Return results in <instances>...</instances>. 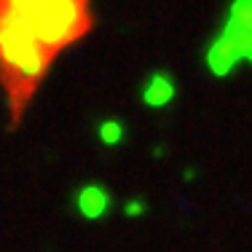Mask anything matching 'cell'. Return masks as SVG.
<instances>
[{"label": "cell", "instance_id": "3957f363", "mask_svg": "<svg viewBox=\"0 0 252 252\" xmlns=\"http://www.w3.org/2000/svg\"><path fill=\"white\" fill-rule=\"evenodd\" d=\"M223 25L236 27V30H242V32L252 35V0H231L228 16H225Z\"/></svg>", "mask_w": 252, "mask_h": 252}, {"label": "cell", "instance_id": "6da1fadb", "mask_svg": "<svg viewBox=\"0 0 252 252\" xmlns=\"http://www.w3.org/2000/svg\"><path fill=\"white\" fill-rule=\"evenodd\" d=\"M94 30V0H0V92L11 126L54 62Z\"/></svg>", "mask_w": 252, "mask_h": 252}, {"label": "cell", "instance_id": "7a4b0ae2", "mask_svg": "<svg viewBox=\"0 0 252 252\" xmlns=\"http://www.w3.org/2000/svg\"><path fill=\"white\" fill-rule=\"evenodd\" d=\"M207 64L218 78H225L242 64V54L233 49L223 35H218V38L212 40V46L207 49Z\"/></svg>", "mask_w": 252, "mask_h": 252}]
</instances>
